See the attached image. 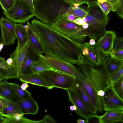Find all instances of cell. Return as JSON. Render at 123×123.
Masks as SVG:
<instances>
[{"label":"cell","mask_w":123,"mask_h":123,"mask_svg":"<svg viewBox=\"0 0 123 123\" xmlns=\"http://www.w3.org/2000/svg\"><path fill=\"white\" fill-rule=\"evenodd\" d=\"M31 23L37 31L44 47V53L59 58L72 64L77 65L75 61L56 38L50 25L34 18L32 20Z\"/></svg>","instance_id":"obj_1"},{"label":"cell","mask_w":123,"mask_h":123,"mask_svg":"<svg viewBox=\"0 0 123 123\" xmlns=\"http://www.w3.org/2000/svg\"><path fill=\"white\" fill-rule=\"evenodd\" d=\"M34 16L51 25L60 17L66 15L70 7L64 0H33Z\"/></svg>","instance_id":"obj_2"},{"label":"cell","mask_w":123,"mask_h":123,"mask_svg":"<svg viewBox=\"0 0 123 123\" xmlns=\"http://www.w3.org/2000/svg\"><path fill=\"white\" fill-rule=\"evenodd\" d=\"M85 8L87 12L86 16L89 26L84 30V33L90 39H98L106 31L105 27L108 21V16L96 3Z\"/></svg>","instance_id":"obj_3"},{"label":"cell","mask_w":123,"mask_h":123,"mask_svg":"<svg viewBox=\"0 0 123 123\" xmlns=\"http://www.w3.org/2000/svg\"><path fill=\"white\" fill-rule=\"evenodd\" d=\"M80 68L84 73L87 81L97 93L100 90L105 92L111 86L110 75L104 66L92 67L83 64Z\"/></svg>","instance_id":"obj_4"},{"label":"cell","mask_w":123,"mask_h":123,"mask_svg":"<svg viewBox=\"0 0 123 123\" xmlns=\"http://www.w3.org/2000/svg\"><path fill=\"white\" fill-rule=\"evenodd\" d=\"M50 26L54 30L70 39L82 49L81 44L87 37L81 25L69 20L67 16L64 15L59 18Z\"/></svg>","instance_id":"obj_5"},{"label":"cell","mask_w":123,"mask_h":123,"mask_svg":"<svg viewBox=\"0 0 123 123\" xmlns=\"http://www.w3.org/2000/svg\"><path fill=\"white\" fill-rule=\"evenodd\" d=\"M43 57L54 70L73 76L82 81H87L86 76L80 68L59 58L48 55Z\"/></svg>","instance_id":"obj_6"},{"label":"cell","mask_w":123,"mask_h":123,"mask_svg":"<svg viewBox=\"0 0 123 123\" xmlns=\"http://www.w3.org/2000/svg\"><path fill=\"white\" fill-rule=\"evenodd\" d=\"M3 13L7 18L14 22L22 24L35 16L34 11L24 0H15L11 8L4 11Z\"/></svg>","instance_id":"obj_7"},{"label":"cell","mask_w":123,"mask_h":123,"mask_svg":"<svg viewBox=\"0 0 123 123\" xmlns=\"http://www.w3.org/2000/svg\"><path fill=\"white\" fill-rule=\"evenodd\" d=\"M38 74L54 87L66 90L72 87L76 78L73 76L54 70H45Z\"/></svg>","instance_id":"obj_8"},{"label":"cell","mask_w":123,"mask_h":123,"mask_svg":"<svg viewBox=\"0 0 123 123\" xmlns=\"http://www.w3.org/2000/svg\"><path fill=\"white\" fill-rule=\"evenodd\" d=\"M52 30L57 40L75 61L77 65L80 66L83 64L84 58L80 48L70 39L59 33L52 28Z\"/></svg>","instance_id":"obj_9"},{"label":"cell","mask_w":123,"mask_h":123,"mask_svg":"<svg viewBox=\"0 0 123 123\" xmlns=\"http://www.w3.org/2000/svg\"><path fill=\"white\" fill-rule=\"evenodd\" d=\"M81 45L82 48L86 47L89 51L88 55L83 56V64L92 67L105 65L108 56L103 53L96 42L93 45H90L88 42L83 43Z\"/></svg>","instance_id":"obj_10"},{"label":"cell","mask_w":123,"mask_h":123,"mask_svg":"<svg viewBox=\"0 0 123 123\" xmlns=\"http://www.w3.org/2000/svg\"><path fill=\"white\" fill-rule=\"evenodd\" d=\"M66 90L69 101L77 107L76 110L75 111V113L84 118L86 123H88L89 118L94 114L87 108L76 89L71 88Z\"/></svg>","instance_id":"obj_11"},{"label":"cell","mask_w":123,"mask_h":123,"mask_svg":"<svg viewBox=\"0 0 123 123\" xmlns=\"http://www.w3.org/2000/svg\"><path fill=\"white\" fill-rule=\"evenodd\" d=\"M105 92L104 95L102 97L104 110L106 111H123V100L116 94L111 86Z\"/></svg>","instance_id":"obj_12"},{"label":"cell","mask_w":123,"mask_h":123,"mask_svg":"<svg viewBox=\"0 0 123 123\" xmlns=\"http://www.w3.org/2000/svg\"><path fill=\"white\" fill-rule=\"evenodd\" d=\"M15 23L2 17L0 18L1 32L0 38L4 45L13 44L15 43L16 38L15 31Z\"/></svg>","instance_id":"obj_13"},{"label":"cell","mask_w":123,"mask_h":123,"mask_svg":"<svg viewBox=\"0 0 123 123\" xmlns=\"http://www.w3.org/2000/svg\"><path fill=\"white\" fill-rule=\"evenodd\" d=\"M27 23L29 26L27 31L29 47L38 54H42L44 53V48L41 42L39 36L33 25L28 21Z\"/></svg>","instance_id":"obj_14"},{"label":"cell","mask_w":123,"mask_h":123,"mask_svg":"<svg viewBox=\"0 0 123 123\" xmlns=\"http://www.w3.org/2000/svg\"><path fill=\"white\" fill-rule=\"evenodd\" d=\"M24 115H35L38 112L39 107L36 101L31 97L24 100L16 99L15 103Z\"/></svg>","instance_id":"obj_15"},{"label":"cell","mask_w":123,"mask_h":123,"mask_svg":"<svg viewBox=\"0 0 123 123\" xmlns=\"http://www.w3.org/2000/svg\"><path fill=\"white\" fill-rule=\"evenodd\" d=\"M116 37V34L114 31H106L96 42L101 50L106 55L108 56L113 49L114 43Z\"/></svg>","instance_id":"obj_16"},{"label":"cell","mask_w":123,"mask_h":123,"mask_svg":"<svg viewBox=\"0 0 123 123\" xmlns=\"http://www.w3.org/2000/svg\"><path fill=\"white\" fill-rule=\"evenodd\" d=\"M71 88H74L78 91L88 109L95 115H97V109L92 101L87 90L82 85L81 81L76 78Z\"/></svg>","instance_id":"obj_17"},{"label":"cell","mask_w":123,"mask_h":123,"mask_svg":"<svg viewBox=\"0 0 123 123\" xmlns=\"http://www.w3.org/2000/svg\"><path fill=\"white\" fill-rule=\"evenodd\" d=\"M39 55L28 47L26 52L22 65L20 75H25L33 73L31 66L34 62L39 59Z\"/></svg>","instance_id":"obj_18"},{"label":"cell","mask_w":123,"mask_h":123,"mask_svg":"<svg viewBox=\"0 0 123 123\" xmlns=\"http://www.w3.org/2000/svg\"><path fill=\"white\" fill-rule=\"evenodd\" d=\"M18 79L22 82L45 87L49 89H51L54 87L50 83L38 73H33L27 75H20Z\"/></svg>","instance_id":"obj_19"},{"label":"cell","mask_w":123,"mask_h":123,"mask_svg":"<svg viewBox=\"0 0 123 123\" xmlns=\"http://www.w3.org/2000/svg\"><path fill=\"white\" fill-rule=\"evenodd\" d=\"M29 47L27 41L22 46H17L15 51L10 54V57L13 60L15 68L20 75L21 67L26 50Z\"/></svg>","instance_id":"obj_20"},{"label":"cell","mask_w":123,"mask_h":123,"mask_svg":"<svg viewBox=\"0 0 123 123\" xmlns=\"http://www.w3.org/2000/svg\"><path fill=\"white\" fill-rule=\"evenodd\" d=\"M0 75L3 80L17 79L19 75L15 68L9 65L5 58L0 56Z\"/></svg>","instance_id":"obj_21"},{"label":"cell","mask_w":123,"mask_h":123,"mask_svg":"<svg viewBox=\"0 0 123 123\" xmlns=\"http://www.w3.org/2000/svg\"><path fill=\"white\" fill-rule=\"evenodd\" d=\"M0 99L3 105L2 111L0 113L2 116L5 117H9L17 114L24 115L15 103L2 97H0Z\"/></svg>","instance_id":"obj_22"},{"label":"cell","mask_w":123,"mask_h":123,"mask_svg":"<svg viewBox=\"0 0 123 123\" xmlns=\"http://www.w3.org/2000/svg\"><path fill=\"white\" fill-rule=\"evenodd\" d=\"M81 81L87 90L92 101L97 109V111L100 113H102L104 110L102 97L98 95L97 92L91 87L87 81Z\"/></svg>","instance_id":"obj_23"},{"label":"cell","mask_w":123,"mask_h":123,"mask_svg":"<svg viewBox=\"0 0 123 123\" xmlns=\"http://www.w3.org/2000/svg\"><path fill=\"white\" fill-rule=\"evenodd\" d=\"M100 123H114L123 121V111H106L101 116H98Z\"/></svg>","instance_id":"obj_24"},{"label":"cell","mask_w":123,"mask_h":123,"mask_svg":"<svg viewBox=\"0 0 123 123\" xmlns=\"http://www.w3.org/2000/svg\"><path fill=\"white\" fill-rule=\"evenodd\" d=\"M2 97L13 103L16 100V96L9 83L5 80L0 82V97Z\"/></svg>","instance_id":"obj_25"},{"label":"cell","mask_w":123,"mask_h":123,"mask_svg":"<svg viewBox=\"0 0 123 123\" xmlns=\"http://www.w3.org/2000/svg\"><path fill=\"white\" fill-rule=\"evenodd\" d=\"M39 55V59L33 62L31 66L32 73H38L45 70H54L44 58L43 55L42 54Z\"/></svg>","instance_id":"obj_26"},{"label":"cell","mask_w":123,"mask_h":123,"mask_svg":"<svg viewBox=\"0 0 123 123\" xmlns=\"http://www.w3.org/2000/svg\"><path fill=\"white\" fill-rule=\"evenodd\" d=\"M15 31L16 38L18 41L17 46L20 47L23 45L28 41L27 32L22 23L15 24Z\"/></svg>","instance_id":"obj_27"},{"label":"cell","mask_w":123,"mask_h":123,"mask_svg":"<svg viewBox=\"0 0 123 123\" xmlns=\"http://www.w3.org/2000/svg\"><path fill=\"white\" fill-rule=\"evenodd\" d=\"M122 66H123V60H118L110 57L107 58L104 67L108 74L110 75Z\"/></svg>","instance_id":"obj_28"},{"label":"cell","mask_w":123,"mask_h":123,"mask_svg":"<svg viewBox=\"0 0 123 123\" xmlns=\"http://www.w3.org/2000/svg\"><path fill=\"white\" fill-rule=\"evenodd\" d=\"M16 97V99L25 100L31 96V93L27 90H23L21 86L14 83H9Z\"/></svg>","instance_id":"obj_29"},{"label":"cell","mask_w":123,"mask_h":123,"mask_svg":"<svg viewBox=\"0 0 123 123\" xmlns=\"http://www.w3.org/2000/svg\"><path fill=\"white\" fill-rule=\"evenodd\" d=\"M23 115L17 114L14 116L6 117L3 123H35L36 121L29 119L23 116Z\"/></svg>","instance_id":"obj_30"},{"label":"cell","mask_w":123,"mask_h":123,"mask_svg":"<svg viewBox=\"0 0 123 123\" xmlns=\"http://www.w3.org/2000/svg\"><path fill=\"white\" fill-rule=\"evenodd\" d=\"M111 87L116 94L123 100V76L115 82H111Z\"/></svg>","instance_id":"obj_31"},{"label":"cell","mask_w":123,"mask_h":123,"mask_svg":"<svg viewBox=\"0 0 123 123\" xmlns=\"http://www.w3.org/2000/svg\"><path fill=\"white\" fill-rule=\"evenodd\" d=\"M87 12L85 8L79 7L76 8L74 6L70 7L68 10L67 15H73L77 17L82 18L86 16Z\"/></svg>","instance_id":"obj_32"},{"label":"cell","mask_w":123,"mask_h":123,"mask_svg":"<svg viewBox=\"0 0 123 123\" xmlns=\"http://www.w3.org/2000/svg\"><path fill=\"white\" fill-rule=\"evenodd\" d=\"M96 3L98 5L106 15L108 16L111 7L110 3L106 0H97Z\"/></svg>","instance_id":"obj_33"},{"label":"cell","mask_w":123,"mask_h":123,"mask_svg":"<svg viewBox=\"0 0 123 123\" xmlns=\"http://www.w3.org/2000/svg\"><path fill=\"white\" fill-rule=\"evenodd\" d=\"M110 75L111 82L119 79L123 76V66L121 67Z\"/></svg>","instance_id":"obj_34"},{"label":"cell","mask_w":123,"mask_h":123,"mask_svg":"<svg viewBox=\"0 0 123 123\" xmlns=\"http://www.w3.org/2000/svg\"><path fill=\"white\" fill-rule=\"evenodd\" d=\"M15 0H0V4L4 11L9 10L14 4Z\"/></svg>","instance_id":"obj_35"},{"label":"cell","mask_w":123,"mask_h":123,"mask_svg":"<svg viewBox=\"0 0 123 123\" xmlns=\"http://www.w3.org/2000/svg\"><path fill=\"white\" fill-rule=\"evenodd\" d=\"M123 49V38L121 37H116L114 42L113 49L117 50Z\"/></svg>","instance_id":"obj_36"},{"label":"cell","mask_w":123,"mask_h":123,"mask_svg":"<svg viewBox=\"0 0 123 123\" xmlns=\"http://www.w3.org/2000/svg\"><path fill=\"white\" fill-rule=\"evenodd\" d=\"M109 55L112 58L121 60H123V49L119 50H112Z\"/></svg>","instance_id":"obj_37"},{"label":"cell","mask_w":123,"mask_h":123,"mask_svg":"<svg viewBox=\"0 0 123 123\" xmlns=\"http://www.w3.org/2000/svg\"><path fill=\"white\" fill-rule=\"evenodd\" d=\"M55 120L49 115H44L43 118L41 120L36 121V123H56Z\"/></svg>","instance_id":"obj_38"},{"label":"cell","mask_w":123,"mask_h":123,"mask_svg":"<svg viewBox=\"0 0 123 123\" xmlns=\"http://www.w3.org/2000/svg\"><path fill=\"white\" fill-rule=\"evenodd\" d=\"M109 2L111 5L110 11L117 12L119 8L118 0H106Z\"/></svg>","instance_id":"obj_39"},{"label":"cell","mask_w":123,"mask_h":123,"mask_svg":"<svg viewBox=\"0 0 123 123\" xmlns=\"http://www.w3.org/2000/svg\"><path fill=\"white\" fill-rule=\"evenodd\" d=\"M119 8L117 12L118 17L121 19L123 18V0H118Z\"/></svg>","instance_id":"obj_40"},{"label":"cell","mask_w":123,"mask_h":123,"mask_svg":"<svg viewBox=\"0 0 123 123\" xmlns=\"http://www.w3.org/2000/svg\"><path fill=\"white\" fill-rule=\"evenodd\" d=\"M64 1L70 7L73 6L76 3L79 4L81 5L84 3H86L85 0H64Z\"/></svg>","instance_id":"obj_41"},{"label":"cell","mask_w":123,"mask_h":123,"mask_svg":"<svg viewBox=\"0 0 123 123\" xmlns=\"http://www.w3.org/2000/svg\"><path fill=\"white\" fill-rule=\"evenodd\" d=\"M6 62L7 63L9 66L12 67H14L15 68L14 66V62L12 58H11L9 57V58H8L6 60Z\"/></svg>","instance_id":"obj_42"},{"label":"cell","mask_w":123,"mask_h":123,"mask_svg":"<svg viewBox=\"0 0 123 123\" xmlns=\"http://www.w3.org/2000/svg\"><path fill=\"white\" fill-rule=\"evenodd\" d=\"M25 1L32 10L34 11V8L33 0H24Z\"/></svg>","instance_id":"obj_43"},{"label":"cell","mask_w":123,"mask_h":123,"mask_svg":"<svg viewBox=\"0 0 123 123\" xmlns=\"http://www.w3.org/2000/svg\"><path fill=\"white\" fill-rule=\"evenodd\" d=\"M88 7H89L91 5L95 3L97 0H85Z\"/></svg>","instance_id":"obj_44"},{"label":"cell","mask_w":123,"mask_h":123,"mask_svg":"<svg viewBox=\"0 0 123 123\" xmlns=\"http://www.w3.org/2000/svg\"><path fill=\"white\" fill-rule=\"evenodd\" d=\"M67 18L70 21H73L77 17L73 15H66Z\"/></svg>","instance_id":"obj_45"},{"label":"cell","mask_w":123,"mask_h":123,"mask_svg":"<svg viewBox=\"0 0 123 123\" xmlns=\"http://www.w3.org/2000/svg\"><path fill=\"white\" fill-rule=\"evenodd\" d=\"M21 86L22 89L23 90H26L29 87L28 83L26 82H23Z\"/></svg>","instance_id":"obj_46"},{"label":"cell","mask_w":123,"mask_h":123,"mask_svg":"<svg viewBox=\"0 0 123 123\" xmlns=\"http://www.w3.org/2000/svg\"><path fill=\"white\" fill-rule=\"evenodd\" d=\"M105 92L102 90L98 91L97 92L98 95L100 97H102L104 96L105 94Z\"/></svg>","instance_id":"obj_47"},{"label":"cell","mask_w":123,"mask_h":123,"mask_svg":"<svg viewBox=\"0 0 123 123\" xmlns=\"http://www.w3.org/2000/svg\"><path fill=\"white\" fill-rule=\"evenodd\" d=\"M81 28L83 30L87 29L88 27L89 24L87 23H85L81 25Z\"/></svg>","instance_id":"obj_48"},{"label":"cell","mask_w":123,"mask_h":123,"mask_svg":"<svg viewBox=\"0 0 123 123\" xmlns=\"http://www.w3.org/2000/svg\"><path fill=\"white\" fill-rule=\"evenodd\" d=\"M69 108L71 111H75L76 110L77 107L75 105H73L70 106Z\"/></svg>","instance_id":"obj_49"},{"label":"cell","mask_w":123,"mask_h":123,"mask_svg":"<svg viewBox=\"0 0 123 123\" xmlns=\"http://www.w3.org/2000/svg\"><path fill=\"white\" fill-rule=\"evenodd\" d=\"M89 43L90 45H93L95 44L96 42L94 39L92 38L90 39Z\"/></svg>","instance_id":"obj_50"},{"label":"cell","mask_w":123,"mask_h":123,"mask_svg":"<svg viewBox=\"0 0 123 123\" xmlns=\"http://www.w3.org/2000/svg\"><path fill=\"white\" fill-rule=\"evenodd\" d=\"M80 18L78 17L74 19L73 22L75 23L76 24L79 25V21Z\"/></svg>","instance_id":"obj_51"},{"label":"cell","mask_w":123,"mask_h":123,"mask_svg":"<svg viewBox=\"0 0 123 123\" xmlns=\"http://www.w3.org/2000/svg\"><path fill=\"white\" fill-rule=\"evenodd\" d=\"M77 122L78 123H86V120L83 119H78L77 120Z\"/></svg>","instance_id":"obj_52"},{"label":"cell","mask_w":123,"mask_h":123,"mask_svg":"<svg viewBox=\"0 0 123 123\" xmlns=\"http://www.w3.org/2000/svg\"><path fill=\"white\" fill-rule=\"evenodd\" d=\"M85 22H84L82 18H80L79 21V25H81L83 24Z\"/></svg>","instance_id":"obj_53"},{"label":"cell","mask_w":123,"mask_h":123,"mask_svg":"<svg viewBox=\"0 0 123 123\" xmlns=\"http://www.w3.org/2000/svg\"><path fill=\"white\" fill-rule=\"evenodd\" d=\"M3 109V105L0 99V113L2 112Z\"/></svg>","instance_id":"obj_54"},{"label":"cell","mask_w":123,"mask_h":123,"mask_svg":"<svg viewBox=\"0 0 123 123\" xmlns=\"http://www.w3.org/2000/svg\"><path fill=\"white\" fill-rule=\"evenodd\" d=\"M4 118L3 117V116L0 113V123H3Z\"/></svg>","instance_id":"obj_55"},{"label":"cell","mask_w":123,"mask_h":123,"mask_svg":"<svg viewBox=\"0 0 123 123\" xmlns=\"http://www.w3.org/2000/svg\"><path fill=\"white\" fill-rule=\"evenodd\" d=\"M80 5V4L79 3H76L74 4L73 6L76 8H78L79 7V6Z\"/></svg>","instance_id":"obj_56"},{"label":"cell","mask_w":123,"mask_h":123,"mask_svg":"<svg viewBox=\"0 0 123 123\" xmlns=\"http://www.w3.org/2000/svg\"><path fill=\"white\" fill-rule=\"evenodd\" d=\"M4 44L3 43H1L0 44V52L3 48Z\"/></svg>","instance_id":"obj_57"},{"label":"cell","mask_w":123,"mask_h":123,"mask_svg":"<svg viewBox=\"0 0 123 123\" xmlns=\"http://www.w3.org/2000/svg\"><path fill=\"white\" fill-rule=\"evenodd\" d=\"M82 18L85 23L87 22V20L86 16L83 17Z\"/></svg>","instance_id":"obj_58"},{"label":"cell","mask_w":123,"mask_h":123,"mask_svg":"<svg viewBox=\"0 0 123 123\" xmlns=\"http://www.w3.org/2000/svg\"><path fill=\"white\" fill-rule=\"evenodd\" d=\"M3 80L2 78L0 75V82L2 80Z\"/></svg>","instance_id":"obj_59"},{"label":"cell","mask_w":123,"mask_h":123,"mask_svg":"<svg viewBox=\"0 0 123 123\" xmlns=\"http://www.w3.org/2000/svg\"><path fill=\"white\" fill-rule=\"evenodd\" d=\"M2 43V42L1 41V40L0 38V44Z\"/></svg>","instance_id":"obj_60"}]
</instances>
